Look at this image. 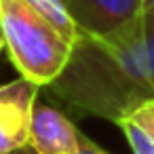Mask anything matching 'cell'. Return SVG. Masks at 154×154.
Returning a JSON list of instances; mask_svg holds the SVG:
<instances>
[{
	"mask_svg": "<svg viewBox=\"0 0 154 154\" xmlns=\"http://www.w3.org/2000/svg\"><path fill=\"white\" fill-rule=\"evenodd\" d=\"M49 91L78 114L114 125L154 99V15L108 36L80 34Z\"/></svg>",
	"mask_w": 154,
	"mask_h": 154,
	"instance_id": "1",
	"label": "cell"
},
{
	"mask_svg": "<svg viewBox=\"0 0 154 154\" xmlns=\"http://www.w3.org/2000/svg\"><path fill=\"white\" fill-rule=\"evenodd\" d=\"M0 34L21 78L38 87H49L72 53V45L26 0H0Z\"/></svg>",
	"mask_w": 154,
	"mask_h": 154,
	"instance_id": "2",
	"label": "cell"
},
{
	"mask_svg": "<svg viewBox=\"0 0 154 154\" xmlns=\"http://www.w3.org/2000/svg\"><path fill=\"white\" fill-rule=\"evenodd\" d=\"M38 85L17 78L0 85V154L30 143L32 112L38 99Z\"/></svg>",
	"mask_w": 154,
	"mask_h": 154,
	"instance_id": "3",
	"label": "cell"
},
{
	"mask_svg": "<svg viewBox=\"0 0 154 154\" xmlns=\"http://www.w3.org/2000/svg\"><path fill=\"white\" fill-rule=\"evenodd\" d=\"M76 28L87 36H108L143 15V0H63Z\"/></svg>",
	"mask_w": 154,
	"mask_h": 154,
	"instance_id": "4",
	"label": "cell"
},
{
	"mask_svg": "<svg viewBox=\"0 0 154 154\" xmlns=\"http://www.w3.org/2000/svg\"><path fill=\"white\" fill-rule=\"evenodd\" d=\"M30 143L38 154H78V129L66 114L36 99Z\"/></svg>",
	"mask_w": 154,
	"mask_h": 154,
	"instance_id": "5",
	"label": "cell"
},
{
	"mask_svg": "<svg viewBox=\"0 0 154 154\" xmlns=\"http://www.w3.org/2000/svg\"><path fill=\"white\" fill-rule=\"evenodd\" d=\"M26 2L36 13H40L74 47V42L80 36V32H78V28H76V23H74V19H72V15H70V11H68L63 0H26Z\"/></svg>",
	"mask_w": 154,
	"mask_h": 154,
	"instance_id": "6",
	"label": "cell"
},
{
	"mask_svg": "<svg viewBox=\"0 0 154 154\" xmlns=\"http://www.w3.org/2000/svg\"><path fill=\"white\" fill-rule=\"evenodd\" d=\"M118 127H120V131L125 133V137H127V141H129L133 154H154V139H152L143 129H139L133 120L122 118V120L118 122Z\"/></svg>",
	"mask_w": 154,
	"mask_h": 154,
	"instance_id": "7",
	"label": "cell"
},
{
	"mask_svg": "<svg viewBox=\"0 0 154 154\" xmlns=\"http://www.w3.org/2000/svg\"><path fill=\"white\" fill-rule=\"evenodd\" d=\"M127 118L133 120L139 129H143V131L154 139V99L141 103V106H139L137 110H133Z\"/></svg>",
	"mask_w": 154,
	"mask_h": 154,
	"instance_id": "8",
	"label": "cell"
},
{
	"mask_svg": "<svg viewBox=\"0 0 154 154\" xmlns=\"http://www.w3.org/2000/svg\"><path fill=\"white\" fill-rule=\"evenodd\" d=\"M78 154H110V152L103 150V148L97 146L91 137H87L85 133L78 131Z\"/></svg>",
	"mask_w": 154,
	"mask_h": 154,
	"instance_id": "9",
	"label": "cell"
},
{
	"mask_svg": "<svg viewBox=\"0 0 154 154\" xmlns=\"http://www.w3.org/2000/svg\"><path fill=\"white\" fill-rule=\"evenodd\" d=\"M11 154H38V152L34 150V146H32V143H26V146H21V148L13 150Z\"/></svg>",
	"mask_w": 154,
	"mask_h": 154,
	"instance_id": "10",
	"label": "cell"
},
{
	"mask_svg": "<svg viewBox=\"0 0 154 154\" xmlns=\"http://www.w3.org/2000/svg\"><path fill=\"white\" fill-rule=\"evenodd\" d=\"M143 13L154 15V0H143Z\"/></svg>",
	"mask_w": 154,
	"mask_h": 154,
	"instance_id": "11",
	"label": "cell"
},
{
	"mask_svg": "<svg viewBox=\"0 0 154 154\" xmlns=\"http://www.w3.org/2000/svg\"><path fill=\"white\" fill-rule=\"evenodd\" d=\"M5 49V38H2V34H0V51Z\"/></svg>",
	"mask_w": 154,
	"mask_h": 154,
	"instance_id": "12",
	"label": "cell"
}]
</instances>
